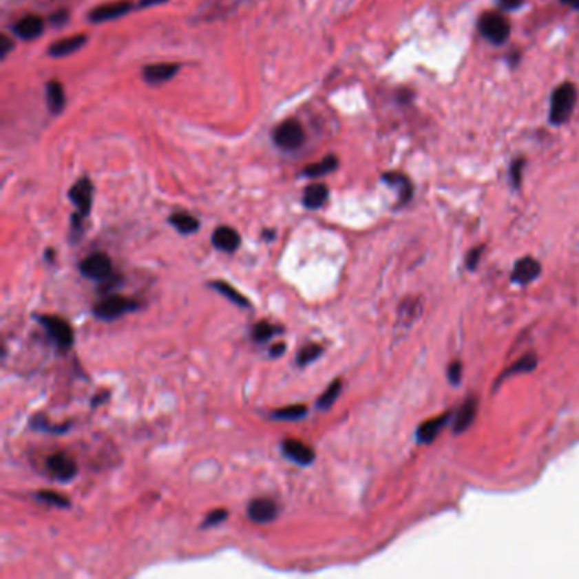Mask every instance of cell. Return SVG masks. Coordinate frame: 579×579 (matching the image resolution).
I'll use <instances>...</instances> for the list:
<instances>
[{
	"instance_id": "obj_18",
	"label": "cell",
	"mask_w": 579,
	"mask_h": 579,
	"mask_svg": "<svg viewBox=\"0 0 579 579\" xmlns=\"http://www.w3.org/2000/svg\"><path fill=\"white\" fill-rule=\"evenodd\" d=\"M476 411H478V401L474 398L465 399V403L459 408V411L455 413V423H454V432L462 433L464 430L471 427V423L474 421Z\"/></svg>"
},
{
	"instance_id": "obj_42",
	"label": "cell",
	"mask_w": 579,
	"mask_h": 579,
	"mask_svg": "<svg viewBox=\"0 0 579 579\" xmlns=\"http://www.w3.org/2000/svg\"><path fill=\"white\" fill-rule=\"evenodd\" d=\"M107 396H109V392H102L99 398H94L92 399V404H94V406H97V404H101L102 399H107Z\"/></svg>"
},
{
	"instance_id": "obj_38",
	"label": "cell",
	"mask_w": 579,
	"mask_h": 579,
	"mask_svg": "<svg viewBox=\"0 0 579 579\" xmlns=\"http://www.w3.org/2000/svg\"><path fill=\"white\" fill-rule=\"evenodd\" d=\"M67 19H68V16H67V12H65V10H60V12H56V14H53V17H51V23L53 24H63V23H67Z\"/></svg>"
},
{
	"instance_id": "obj_10",
	"label": "cell",
	"mask_w": 579,
	"mask_h": 579,
	"mask_svg": "<svg viewBox=\"0 0 579 579\" xmlns=\"http://www.w3.org/2000/svg\"><path fill=\"white\" fill-rule=\"evenodd\" d=\"M282 454L286 455L289 461L296 462L297 465H311L313 462H315V450L306 445L304 442H301V440H284Z\"/></svg>"
},
{
	"instance_id": "obj_2",
	"label": "cell",
	"mask_w": 579,
	"mask_h": 579,
	"mask_svg": "<svg viewBox=\"0 0 579 579\" xmlns=\"http://www.w3.org/2000/svg\"><path fill=\"white\" fill-rule=\"evenodd\" d=\"M38 319H39V323L45 326L48 337L54 341L58 352L67 353L68 350H70L72 345H74L75 337H74V330H72L70 323H68L67 319L60 318V316H53V315L38 316Z\"/></svg>"
},
{
	"instance_id": "obj_15",
	"label": "cell",
	"mask_w": 579,
	"mask_h": 579,
	"mask_svg": "<svg viewBox=\"0 0 579 579\" xmlns=\"http://www.w3.org/2000/svg\"><path fill=\"white\" fill-rule=\"evenodd\" d=\"M12 31L21 39L31 41V39H36L43 32V21L38 16H25L12 25Z\"/></svg>"
},
{
	"instance_id": "obj_37",
	"label": "cell",
	"mask_w": 579,
	"mask_h": 579,
	"mask_svg": "<svg viewBox=\"0 0 579 579\" xmlns=\"http://www.w3.org/2000/svg\"><path fill=\"white\" fill-rule=\"evenodd\" d=\"M0 45H2V50H0V58H6L7 53L12 50V43H10L9 38H6V36H3L2 43H0Z\"/></svg>"
},
{
	"instance_id": "obj_29",
	"label": "cell",
	"mask_w": 579,
	"mask_h": 579,
	"mask_svg": "<svg viewBox=\"0 0 579 579\" xmlns=\"http://www.w3.org/2000/svg\"><path fill=\"white\" fill-rule=\"evenodd\" d=\"M277 331H282V330H280V328H275L274 325H271V323H267V322H260L252 328V338L255 341H258V344H264V341L271 340Z\"/></svg>"
},
{
	"instance_id": "obj_24",
	"label": "cell",
	"mask_w": 579,
	"mask_h": 579,
	"mask_svg": "<svg viewBox=\"0 0 579 579\" xmlns=\"http://www.w3.org/2000/svg\"><path fill=\"white\" fill-rule=\"evenodd\" d=\"M384 182H388L392 187H398L399 198H401V202H408L413 196V185L408 180V177L401 176V173H384L382 176Z\"/></svg>"
},
{
	"instance_id": "obj_25",
	"label": "cell",
	"mask_w": 579,
	"mask_h": 579,
	"mask_svg": "<svg viewBox=\"0 0 579 579\" xmlns=\"http://www.w3.org/2000/svg\"><path fill=\"white\" fill-rule=\"evenodd\" d=\"M306 413H308V408H306L304 404H293V406H286V408H280V410L272 411L271 417L274 418V420L294 421V420H301V418H304Z\"/></svg>"
},
{
	"instance_id": "obj_12",
	"label": "cell",
	"mask_w": 579,
	"mask_h": 579,
	"mask_svg": "<svg viewBox=\"0 0 579 579\" xmlns=\"http://www.w3.org/2000/svg\"><path fill=\"white\" fill-rule=\"evenodd\" d=\"M131 10V3L123 0V2H112V3H104V6L96 7L94 10H90L89 19L92 23H105V21L118 19V17L125 16Z\"/></svg>"
},
{
	"instance_id": "obj_21",
	"label": "cell",
	"mask_w": 579,
	"mask_h": 579,
	"mask_svg": "<svg viewBox=\"0 0 579 579\" xmlns=\"http://www.w3.org/2000/svg\"><path fill=\"white\" fill-rule=\"evenodd\" d=\"M209 287H213L214 291H218L220 294H223L227 299H229L233 302V304L240 306V308H250V302L246 299L245 296H243L240 291H236L235 287L229 286L228 282H224V280H213V282L209 284Z\"/></svg>"
},
{
	"instance_id": "obj_4",
	"label": "cell",
	"mask_w": 579,
	"mask_h": 579,
	"mask_svg": "<svg viewBox=\"0 0 579 579\" xmlns=\"http://www.w3.org/2000/svg\"><path fill=\"white\" fill-rule=\"evenodd\" d=\"M138 306L140 304L134 299L112 294V296L104 297V299L94 306V315L99 319H104V322H112V319L121 318V316L127 315V313L136 311Z\"/></svg>"
},
{
	"instance_id": "obj_22",
	"label": "cell",
	"mask_w": 579,
	"mask_h": 579,
	"mask_svg": "<svg viewBox=\"0 0 579 579\" xmlns=\"http://www.w3.org/2000/svg\"><path fill=\"white\" fill-rule=\"evenodd\" d=\"M337 167H338L337 156L328 155L326 158L322 160V162L311 163V165L306 167V169L302 170V176H306L309 178L323 177V176H326V173H331L333 170H337Z\"/></svg>"
},
{
	"instance_id": "obj_28",
	"label": "cell",
	"mask_w": 579,
	"mask_h": 579,
	"mask_svg": "<svg viewBox=\"0 0 579 579\" xmlns=\"http://www.w3.org/2000/svg\"><path fill=\"white\" fill-rule=\"evenodd\" d=\"M535 366H537V357L531 355V353H529V355H525V357H522V359L516 360V362L513 364V366L509 367L508 370H505L503 376H501V379L508 377L509 374L530 372V370H534V369H535Z\"/></svg>"
},
{
	"instance_id": "obj_33",
	"label": "cell",
	"mask_w": 579,
	"mask_h": 579,
	"mask_svg": "<svg viewBox=\"0 0 579 579\" xmlns=\"http://www.w3.org/2000/svg\"><path fill=\"white\" fill-rule=\"evenodd\" d=\"M523 167H525V160L518 158V160H515V162L512 163V169H509V176H512V182H513V185H515L516 189H518L520 184H522Z\"/></svg>"
},
{
	"instance_id": "obj_34",
	"label": "cell",
	"mask_w": 579,
	"mask_h": 579,
	"mask_svg": "<svg viewBox=\"0 0 579 579\" xmlns=\"http://www.w3.org/2000/svg\"><path fill=\"white\" fill-rule=\"evenodd\" d=\"M461 370H462V366L459 362H452L449 367V379L452 384H459V381H461Z\"/></svg>"
},
{
	"instance_id": "obj_9",
	"label": "cell",
	"mask_w": 579,
	"mask_h": 579,
	"mask_svg": "<svg viewBox=\"0 0 579 579\" xmlns=\"http://www.w3.org/2000/svg\"><path fill=\"white\" fill-rule=\"evenodd\" d=\"M92 196L94 187L89 178H80L74 187L70 189V192H68V198L72 199V202L78 209V214H82V216H87L90 209H92Z\"/></svg>"
},
{
	"instance_id": "obj_20",
	"label": "cell",
	"mask_w": 579,
	"mask_h": 579,
	"mask_svg": "<svg viewBox=\"0 0 579 579\" xmlns=\"http://www.w3.org/2000/svg\"><path fill=\"white\" fill-rule=\"evenodd\" d=\"M46 102L53 114H60L65 107V92L63 87L56 80H51L46 85Z\"/></svg>"
},
{
	"instance_id": "obj_26",
	"label": "cell",
	"mask_w": 579,
	"mask_h": 579,
	"mask_svg": "<svg viewBox=\"0 0 579 579\" xmlns=\"http://www.w3.org/2000/svg\"><path fill=\"white\" fill-rule=\"evenodd\" d=\"M322 355H323L322 345H316V344L306 345V347L301 348V352L297 353L296 364L299 367H306V366H309V364L315 362V360H318Z\"/></svg>"
},
{
	"instance_id": "obj_27",
	"label": "cell",
	"mask_w": 579,
	"mask_h": 579,
	"mask_svg": "<svg viewBox=\"0 0 579 579\" xmlns=\"http://www.w3.org/2000/svg\"><path fill=\"white\" fill-rule=\"evenodd\" d=\"M340 391H341V381L340 379H335V381L328 386L326 391L319 396L318 404H316V406H318L319 410H328V408H331V404L337 401Z\"/></svg>"
},
{
	"instance_id": "obj_41",
	"label": "cell",
	"mask_w": 579,
	"mask_h": 579,
	"mask_svg": "<svg viewBox=\"0 0 579 579\" xmlns=\"http://www.w3.org/2000/svg\"><path fill=\"white\" fill-rule=\"evenodd\" d=\"M562 3H566V6L573 7V9H579V0H560Z\"/></svg>"
},
{
	"instance_id": "obj_5",
	"label": "cell",
	"mask_w": 579,
	"mask_h": 579,
	"mask_svg": "<svg viewBox=\"0 0 579 579\" xmlns=\"http://www.w3.org/2000/svg\"><path fill=\"white\" fill-rule=\"evenodd\" d=\"M78 271L83 277L107 282L112 277V262L105 253H92L80 262Z\"/></svg>"
},
{
	"instance_id": "obj_3",
	"label": "cell",
	"mask_w": 579,
	"mask_h": 579,
	"mask_svg": "<svg viewBox=\"0 0 579 579\" xmlns=\"http://www.w3.org/2000/svg\"><path fill=\"white\" fill-rule=\"evenodd\" d=\"M478 28L481 34L493 45H503L509 38V31H512L509 21L500 12H484L479 17Z\"/></svg>"
},
{
	"instance_id": "obj_30",
	"label": "cell",
	"mask_w": 579,
	"mask_h": 579,
	"mask_svg": "<svg viewBox=\"0 0 579 579\" xmlns=\"http://www.w3.org/2000/svg\"><path fill=\"white\" fill-rule=\"evenodd\" d=\"M36 498H38L39 501H45V503L48 505H53V506H58V508H68L70 506V500H68L67 496H63V494L60 493H54V491H38L36 493Z\"/></svg>"
},
{
	"instance_id": "obj_39",
	"label": "cell",
	"mask_w": 579,
	"mask_h": 579,
	"mask_svg": "<svg viewBox=\"0 0 579 579\" xmlns=\"http://www.w3.org/2000/svg\"><path fill=\"white\" fill-rule=\"evenodd\" d=\"M286 344H277V345H274V347L271 348V357L272 359H277V357H280L282 355L284 352H286Z\"/></svg>"
},
{
	"instance_id": "obj_36",
	"label": "cell",
	"mask_w": 579,
	"mask_h": 579,
	"mask_svg": "<svg viewBox=\"0 0 579 579\" xmlns=\"http://www.w3.org/2000/svg\"><path fill=\"white\" fill-rule=\"evenodd\" d=\"M523 3V0H500V6L503 7L506 10H515L518 9L520 6Z\"/></svg>"
},
{
	"instance_id": "obj_40",
	"label": "cell",
	"mask_w": 579,
	"mask_h": 579,
	"mask_svg": "<svg viewBox=\"0 0 579 579\" xmlns=\"http://www.w3.org/2000/svg\"><path fill=\"white\" fill-rule=\"evenodd\" d=\"M167 0H140V3L138 6L140 7H153V6H160V3H165Z\"/></svg>"
},
{
	"instance_id": "obj_19",
	"label": "cell",
	"mask_w": 579,
	"mask_h": 579,
	"mask_svg": "<svg viewBox=\"0 0 579 579\" xmlns=\"http://www.w3.org/2000/svg\"><path fill=\"white\" fill-rule=\"evenodd\" d=\"M328 199V187L325 184H311L304 189L302 204L308 209H318Z\"/></svg>"
},
{
	"instance_id": "obj_11",
	"label": "cell",
	"mask_w": 579,
	"mask_h": 579,
	"mask_svg": "<svg viewBox=\"0 0 579 579\" xmlns=\"http://www.w3.org/2000/svg\"><path fill=\"white\" fill-rule=\"evenodd\" d=\"M211 242H213L214 249L221 250V252L233 253L242 245V236L231 227H220L214 229L213 236H211Z\"/></svg>"
},
{
	"instance_id": "obj_6",
	"label": "cell",
	"mask_w": 579,
	"mask_h": 579,
	"mask_svg": "<svg viewBox=\"0 0 579 579\" xmlns=\"http://www.w3.org/2000/svg\"><path fill=\"white\" fill-rule=\"evenodd\" d=\"M274 141L279 148L282 150H296L304 143V129L297 121L294 119H287V121L280 123L274 131Z\"/></svg>"
},
{
	"instance_id": "obj_35",
	"label": "cell",
	"mask_w": 579,
	"mask_h": 579,
	"mask_svg": "<svg viewBox=\"0 0 579 579\" xmlns=\"http://www.w3.org/2000/svg\"><path fill=\"white\" fill-rule=\"evenodd\" d=\"M481 252H483V249H476L467 255V269H476L481 258Z\"/></svg>"
},
{
	"instance_id": "obj_7",
	"label": "cell",
	"mask_w": 579,
	"mask_h": 579,
	"mask_svg": "<svg viewBox=\"0 0 579 579\" xmlns=\"http://www.w3.org/2000/svg\"><path fill=\"white\" fill-rule=\"evenodd\" d=\"M46 469L54 479L60 481V483H68L78 474V465L74 459L65 452H56L50 455L48 461H46Z\"/></svg>"
},
{
	"instance_id": "obj_31",
	"label": "cell",
	"mask_w": 579,
	"mask_h": 579,
	"mask_svg": "<svg viewBox=\"0 0 579 579\" xmlns=\"http://www.w3.org/2000/svg\"><path fill=\"white\" fill-rule=\"evenodd\" d=\"M228 518V512L227 509H213V512L209 513V515L206 516V520L202 522V529H211V527H218L221 525V523L224 522V520Z\"/></svg>"
},
{
	"instance_id": "obj_16",
	"label": "cell",
	"mask_w": 579,
	"mask_h": 579,
	"mask_svg": "<svg viewBox=\"0 0 579 579\" xmlns=\"http://www.w3.org/2000/svg\"><path fill=\"white\" fill-rule=\"evenodd\" d=\"M449 418H450V413H445V414H440V417L425 421L423 425H420V428H418V432H417L418 442L430 443L432 440H435L436 435H439V433L442 432V428L447 425Z\"/></svg>"
},
{
	"instance_id": "obj_8",
	"label": "cell",
	"mask_w": 579,
	"mask_h": 579,
	"mask_svg": "<svg viewBox=\"0 0 579 579\" xmlns=\"http://www.w3.org/2000/svg\"><path fill=\"white\" fill-rule=\"evenodd\" d=\"M277 503L271 498H255L249 505V518L258 525L271 523L272 520L277 518Z\"/></svg>"
},
{
	"instance_id": "obj_23",
	"label": "cell",
	"mask_w": 579,
	"mask_h": 579,
	"mask_svg": "<svg viewBox=\"0 0 579 579\" xmlns=\"http://www.w3.org/2000/svg\"><path fill=\"white\" fill-rule=\"evenodd\" d=\"M169 221L182 235H191V233H196L199 229V221L187 213H173Z\"/></svg>"
},
{
	"instance_id": "obj_17",
	"label": "cell",
	"mask_w": 579,
	"mask_h": 579,
	"mask_svg": "<svg viewBox=\"0 0 579 579\" xmlns=\"http://www.w3.org/2000/svg\"><path fill=\"white\" fill-rule=\"evenodd\" d=\"M85 41H87V38L83 34H76V36H72V38L60 39V41L53 43V45L50 46L48 53H50V56H54V58L68 56V54L75 53L76 50L82 48V46L85 45Z\"/></svg>"
},
{
	"instance_id": "obj_13",
	"label": "cell",
	"mask_w": 579,
	"mask_h": 579,
	"mask_svg": "<svg viewBox=\"0 0 579 579\" xmlns=\"http://www.w3.org/2000/svg\"><path fill=\"white\" fill-rule=\"evenodd\" d=\"M538 274H540V264L534 258L525 257L516 262L513 267L512 280L515 284H530L535 277H538Z\"/></svg>"
},
{
	"instance_id": "obj_14",
	"label": "cell",
	"mask_w": 579,
	"mask_h": 579,
	"mask_svg": "<svg viewBox=\"0 0 579 579\" xmlns=\"http://www.w3.org/2000/svg\"><path fill=\"white\" fill-rule=\"evenodd\" d=\"M178 72L177 63H155L148 65L143 70V78L147 80L151 85H156V83H163L167 80L172 78Z\"/></svg>"
},
{
	"instance_id": "obj_32",
	"label": "cell",
	"mask_w": 579,
	"mask_h": 579,
	"mask_svg": "<svg viewBox=\"0 0 579 579\" xmlns=\"http://www.w3.org/2000/svg\"><path fill=\"white\" fill-rule=\"evenodd\" d=\"M31 427L32 428H36V430H43V432H58V433H61V432H67L68 428H70V425H61V427H51V425L48 423V421L45 420V417H41V414H38V417L34 418V420L31 421Z\"/></svg>"
},
{
	"instance_id": "obj_1",
	"label": "cell",
	"mask_w": 579,
	"mask_h": 579,
	"mask_svg": "<svg viewBox=\"0 0 579 579\" xmlns=\"http://www.w3.org/2000/svg\"><path fill=\"white\" fill-rule=\"evenodd\" d=\"M574 105H576V87L571 82L560 83L552 92L551 97V114H549V119H551L552 125H564L571 118V114H573Z\"/></svg>"
}]
</instances>
